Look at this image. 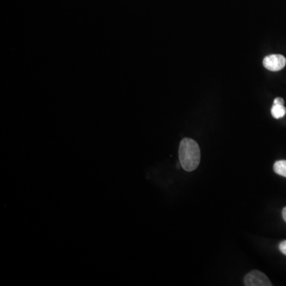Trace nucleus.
Masks as SVG:
<instances>
[{
	"label": "nucleus",
	"mask_w": 286,
	"mask_h": 286,
	"mask_svg": "<svg viewBox=\"0 0 286 286\" xmlns=\"http://www.w3.org/2000/svg\"><path fill=\"white\" fill-rule=\"evenodd\" d=\"M244 284L246 286H272V283L266 275L256 269L245 276Z\"/></svg>",
	"instance_id": "2"
},
{
	"label": "nucleus",
	"mask_w": 286,
	"mask_h": 286,
	"mask_svg": "<svg viewBox=\"0 0 286 286\" xmlns=\"http://www.w3.org/2000/svg\"><path fill=\"white\" fill-rule=\"evenodd\" d=\"M282 216H283V219H284V221L286 222V207H285V208H284V209H283Z\"/></svg>",
	"instance_id": "8"
},
{
	"label": "nucleus",
	"mask_w": 286,
	"mask_h": 286,
	"mask_svg": "<svg viewBox=\"0 0 286 286\" xmlns=\"http://www.w3.org/2000/svg\"><path fill=\"white\" fill-rule=\"evenodd\" d=\"M279 250L283 254L286 255V240L280 242V245H279Z\"/></svg>",
	"instance_id": "6"
},
{
	"label": "nucleus",
	"mask_w": 286,
	"mask_h": 286,
	"mask_svg": "<svg viewBox=\"0 0 286 286\" xmlns=\"http://www.w3.org/2000/svg\"><path fill=\"white\" fill-rule=\"evenodd\" d=\"M271 114L276 119L283 118L286 114V107L284 105L273 104L271 108Z\"/></svg>",
	"instance_id": "4"
},
{
	"label": "nucleus",
	"mask_w": 286,
	"mask_h": 286,
	"mask_svg": "<svg viewBox=\"0 0 286 286\" xmlns=\"http://www.w3.org/2000/svg\"><path fill=\"white\" fill-rule=\"evenodd\" d=\"M179 160L185 171L191 172L198 167L200 162V150L197 141L185 137L181 140L179 147Z\"/></svg>",
	"instance_id": "1"
},
{
	"label": "nucleus",
	"mask_w": 286,
	"mask_h": 286,
	"mask_svg": "<svg viewBox=\"0 0 286 286\" xmlns=\"http://www.w3.org/2000/svg\"><path fill=\"white\" fill-rule=\"evenodd\" d=\"M284 101L282 98L277 97L273 100V104L284 105Z\"/></svg>",
	"instance_id": "7"
},
{
	"label": "nucleus",
	"mask_w": 286,
	"mask_h": 286,
	"mask_svg": "<svg viewBox=\"0 0 286 286\" xmlns=\"http://www.w3.org/2000/svg\"><path fill=\"white\" fill-rule=\"evenodd\" d=\"M286 65V58L280 54H271L263 60V66L271 72H277L284 69Z\"/></svg>",
	"instance_id": "3"
},
{
	"label": "nucleus",
	"mask_w": 286,
	"mask_h": 286,
	"mask_svg": "<svg viewBox=\"0 0 286 286\" xmlns=\"http://www.w3.org/2000/svg\"><path fill=\"white\" fill-rule=\"evenodd\" d=\"M273 170L278 175L286 178V160L277 161L273 165Z\"/></svg>",
	"instance_id": "5"
}]
</instances>
